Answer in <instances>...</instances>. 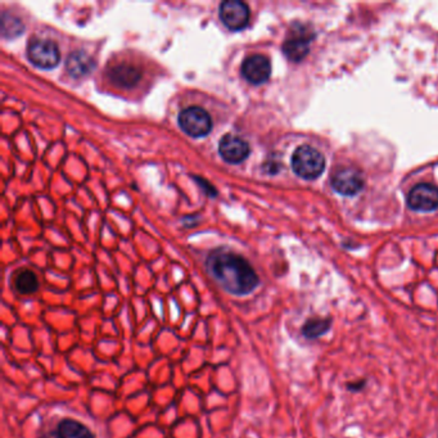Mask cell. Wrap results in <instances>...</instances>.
<instances>
[{
    "instance_id": "obj_15",
    "label": "cell",
    "mask_w": 438,
    "mask_h": 438,
    "mask_svg": "<svg viewBox=\"0 0 438 438\" xmlns=\"http://www.w3.org/2000/svg\"><path fill=\"white\" fill-rule=\"evenodd\" d=\"M14 288L21 294H33L39 288V279L31 270H22L14 278Z\"/></svg>"
},
{
    "instance_id": "obj_5",
    "label": "cell",
    "mask_w": 438,
    "mask_h": 438,
    "mask_svg": "<svg viewBox=\"0 0 438 438\" xmlns=\"http://www.w3.org/2000/svg\"><path fill=\"white\" fill-rule=\"evenodd\" d=\"M220 18L229 30L239 31L248 25L250 9L243 1L228 0L220 6Z\"/></svg>"
},
{
    "instance_id": "obj_14",
    "label": "cell",
    "mask_w": 438,
    "mask_h": 438,
    "mask_svg": "<svg viewBox=\"0 0 438 438\" xmlns=\"http://www.w3.org/2000/svg\"><path fill=\"white\" fill-rule=\"evenodd\" d=\"M332 328V319H309L302 326V336L307 339H316L323 337Z\"/></svg>"
},
{
    "instance_id": "obj_3",
    "label": "cell",
    "mask_w": 438,
    "mask_h": 438,
    "mask_svg": "<svg viewBox=\"0 0 438 438\" xmlns=\"http://www.w3.org/2000/svg\"><path fill=\"white\" fill-rule=\"evenodd\" d=\"M179 127L192 138H203L213 130L211 116L201 107H188L179 113Z\"/></svg>"
},
{
    "instance_id": "obj_9",
    "label": "cell",
    "mask_w": 438,
    "mask_h": 438,
    "mask_svg": "<svg viewBox=\"0 0 438 438\" xmlns=\"http://www.w3.org/2000/svg\"><path fill=\"white\" fill-rule=\"evenodd\" d=\"M332 186L342 196H355L363 191L364 178L355 169H341L333 175Z\"/></svg>"
},
{
    "instance_id": "obj_16",
    "label": "cell",
    "mask_w": 438,
    "mask_h": 438,
    "mask_svg": "<svg viewBox=\"0 0 438 438\" xmlns=\"http://www.w3.org/2000/svg\"><path fill=\"white\" fill-rule=\"evenodd\" d=\"M1 30L4 38L14 39L23 33V23L22 21L16 18L11 14H3L1 17Z\"/></svg>"
},
{
    "instance_id": "obj_7",
    "label": "cell",
    "mask_w": 438,
    "mask_h": 438,
    "mask_svg": "<svg viewBox=\"0 0 438 438\" xmlns=\"http://www.w3.org/2000/svg\"><path fill=\"white\" fill-rule=\"evenodd\" d=\"M270 73H272V65L265 55L253 54L247 57L242 63V75L247 81L255 85L264 84L270 78Z\"/></svg>"
},
{
    "instance_id": "obj_17",
    "label": "cell",
    "mask_w": 438,
    "mask_h": 438,
    "mask_svg": "<svg viewBox=\"0 0 438 438\" xmlns=\"http://www.w3.org/2000/svg\"><path fill=\"white\" fill-rule=\"evenodd\" d=\"M366 382L365 380H358V382H352V383H348L347 385V388L352 392H358L361 391L364 387H365Z\"/></svg>"
},
{
    "instance_id": "obj_13",
    "label": "cell",
    "mask_w": 438,
    "mask_h": 438,
    "mask_svg": "<svg viewBox=\"0 0 438 438\" xmlns=\"http://www.w3.org/2000/svg\"><path fill=\"white\" fill-rule=\"evenodd\" d=\"M57 438H95L92 431L73 419H63L57 427Z\"/></svg>"
},
{
    "instance_id": "obj_10",
    "label": "cell",
    "mask_w": 438,
    "mask_h": 438,
    "mask_svg": "<svg viewBox=\"0 0 438 438\" xmlns=\"http://www.w3.org/2000/svg\"><path fill=\"white\" fill-rule=\"evenodd\" d=\"M311 39L312 35L310 31H307L305 26L299 25V30H292L289 36L287 38L283 44V52L289 60L299 62L305 58L306 54L309 53Z\"/></svg>"
},
{
    "instance_id": "obj_6",
    "label": "cell",
    "mask_w": 438,
    "mask_h": 438,
    "mask_svg": "<svg viewBox=\"0 0 438 438\" xmlns=\"http://www.w3.org/2000/svg\"><path fill=\"white\" fill-rule=\"evenodd\" d=\"M407 205L419 213H431L438 208V189L431 184L414 186L407 196Z\"/></svg>"
},
{
    "instance_id": "obj_11",
    "label": "cell",
    "mask_w": 438,
    "mask_h": 438,
    "mask_svg": "<svg viewBox=\"0 0 438 438\" xmlns=\"http://www.w3.org/2000/svg\"><path fill=\"white\" fill-rule=\"evenodd\" d=\"M108 79L119 87H133L141 79V71L134 65L119 63L108 70Z\"/></svg>"
},
{
    "instance_id": "obj_8",
    "label": "cell",
    "mask_w": 438,
    "mask_h": 438,
    "mask_svg": "<svg viewBox=\"0 0 438 438\" xmlns=\"http://www.w3.org/2000/svg\"><path fill=\"white\" fill-rule=\"evenodd\" d=\"M219 153L221 159L228 164H240L248 157L250 146L246 140L239 138L237 135L228 134L219 141Z\"/></svg>"
},
{
    "instance_id": "obj_4",
    "label": "cell",
    "mask_w": 438,
    "mask_h": 438,
    "mask_svg": "<svg viewBox=\"0 0 438 438\" xmlns=\"http://www.w3.org/2000/svg\"><path fill=\"white\" fill-rule=\"evenodd\" d=\"M27 58L33 66L52 70L60 63V49L52 40H33L27 47Z\"/></svg>"
},
{
    "instance_id": "obj_1",
    "label": "cell",
    "mask_w": 438,
    "mask_h": 438,
    "mask_svg": "<svg viewBox=\"0 0 438 438\" xmlns=\"http://www.w3.org/2000/svg\"><path fill=\"white\" fill-rule=\"evenodd\" d=\"M207 270L224 291L233 296H247L259 286V275L240 255L219 250L208 255Z\"/></svg>"
},
{
    "instance_id": "obj_2",
    "label": "cell",
    "mask_w": 438,
    "mask_h": 438,
    "mask_svg": "<svg viewBox=\"0 0 438 438\" xmlns=\"http://www.w3.org/2000/svg\"><path fill=\"white\" fill-rule=\"evenodd\" d=\"M292 169L302 179H316L326 169V159L318 149L310 146H301L293 153Z\"/></svg>"
},
{
    "instance_id": "obj_12",
    "label": "cell",
    "mask_w": 438,
    "mask_h": 438,
    "mask_svg": "<svg viewBox=\"0 0 438 438\" xmlns=\"http://www.w3.org/2000/svg\"><path fill=\"white\" fill-rule=\"evenodd\" d=\"M95 67L93 58L81 50H76L68 55L66 60V68L68 73L75 79L85 78L92 73Z\"/></svg>"
},
{
    "instance_id": "obj_18",
    "label": "cell",
    "mask_w": 438,
    "mask_h": 438,
    "mask_svg": "<svg viewBox=\"0 0 438 438\" xmlns=\"http://www.w3.org/2000/svg\"><path fill=\"white\" fill-rule=\"evenodd\" d=\"M196 180H197V181H199V183H202V184H205V180L201 179V178H196ZM206 186H210V184H207L206 183ZM203 186V188L206 189L207 194H213V197H215V194H216V191L213 189V186Z\"/></svg>"
}]
</instances>
